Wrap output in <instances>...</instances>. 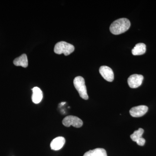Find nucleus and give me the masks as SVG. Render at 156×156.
Listing matches in <instances>:
<instances>
[{
  "instance_id": "nucleus-1",
  "label": "nucleus",
  "mask_w": 156,
  "mask_h": 156,
  "mask_svg": "<svg viewBox=\"0 0 156 156\" xmlns=\"http://www.w3.org/2000/svg\"><path fill=\"white\" fill-rule=\"evenodd\" d=\"M131 26V23L127 18H122L117 19L112 23L110 30L112 34L119 35L128 30Z\"/></svg>"
},
{
  "instance_id": "nucleus-2",
  "label": "nucleus",
  "mask_w": 156,
  "mask_h": 156,
  "mask_svg": "<svg viewBox=\"0 0 156 156\" xmlns=\"http://www.w3.org/2000/svg\"><path fill=\"white\" fill-rule=\"evenodd\" d=\"M73 84L80 96L85 100L88 99L89 96L87 94V87L84 78L80 76L76 77L74 80Z\"/></svg>"
},
{
  "instance_id": "nucleus-3",
  "label": "nucleus",
  "mask_w": 156,
  "mask_h": 156,
  "mask_svg": "<svg viewBox=\"0 0 156 156\" xmlns=\"http://www.w3.org/2000/svg\"><path fill=\"white\" fill-rule=\"evenodd\" d=\"M73 45L65 41L58 42L55 45L54 51L57 54L63 53L65 56L69 55L74 51Z\"/></svg>"
},
{
  "instance_id": "nucleus-4",
  "label": "nucleus",
  "mask_w": 156,
  "mask_h": 156,
  "mask_svg": "<svg viewBox=\"0 0 156 156\" xmlns=\"http://www.w3.org/2000/svg\"><path fill=\"white\" fill-rule=\"evenodd\" d=\"M62 124L66 127L72 126L75 128H79L83 125V122L80 118L75 116L69 115L66 117L62 122Z\"/></svg>"
},
{
  "instance_id": "nucleus-5",
  "label": "nucleus",
  "mask_w": 156,
  "mask_h": 156,
  "mask_svg": "<svg viewBox=\"0 0 156 156\" xmlns=\"http://www.w3.org/2000/svg\"><path fill=\"white\" fill-rule=\"evenodd\" d=\"M144 76L141 75H132L128 78V84L130 88L135 89L142 84Z\"/></svg>"
},
{
  "instance_id": "nucleus-6",
  "label": "nucleus",
  "mask_w": 156,
  "mask_h": 156,
  "mask_svg": "<svg viewBox=\"0 0 156 156\" xmlns=\"http://www.w3.org/2000/svg\"><path fill=\"white\" fill-rule=\"evenodd\" d=\"M99 73L104 79L108 82H112L114 79L113 72L111 68L105 66H101L99 68Z\"/></svg>"
},
{
  "instance_id": "nucleus-7",
  "label": "nucleus",
  "mask_w": 156,
  "mask_h": 156,
  "mask_svg": "<svg viewBox=\"0 0 156 156\" xmlns=\"http://www.w3.org/2000/svg\"><path fill=\"white\" fill-rule=\"evenodd\" d=\"M148 108L145 105H139L132 108L130 109V115L133 117H142L147 112Z\"/></svg>"
},
{
  "instance_id": "nucleus-8",
  "label": "nucleus",
  "mask_w": 156,
  "mask_h": 156,
  "mask_svg": "<svg viewBox=\"0 0 156 156\" xmlns=\"http://www.w3.org/2000/svg\"><path fill=\"white\" fill-rule=\"evenodd\" d=\"M66 142V140L62 136H58L53 140L50 143L51 149L58 151L63 147Z\"/></svg>"
},
{
  "instance_id": "nucleus-9",
  "label": "nucleus",
  "mask_w": 156,
  "mask_h": 156,
  "mask_svg": "<svg viewBox=\"0 0 156 156\" xmlns=\"http://www.w3.org/2000/svg\"><path fill=\"white\" fill-rule=\"evenodd\" d=\"M33 95L32 99L35 104H38L43 98V94L42 91L39 87H35L32 89Z\"/></svg>"
},
{
  "instance_id": "nucleus-10",
  "label": "nucleus",
  "mask_w": 156,
  "mask_h": 156,
  "mask_svg": "<svg viewBox=\"0 0 156 156\" xmlns=\"http://www.w3.org/2000/svg\"><path fill=\"white\" fill-rule=\"evenodd\" d=\"M14 65L26 68L28 66V59L26 54H23L15 58L13 62Z\"/></svg>"
},
{
  "instance_id": "nucleus-11",
  "label": "nucleus",
  "mask_w": 156,
  "mask_h": 156,
  "mask_svg": "<svg viewBox=\"0 0 156 156\" xmlns=\"http://www.w3.org/2000/svg\"><path fill=\"white\" fill-rule=\"evenodd\" d=\"M146 51V46L143 43H138L135 45L132 50V53L134 56L141 55L145 53Z\"/></svg>"
},
{
  "instance_id": "nucleus-12",
  "label": "nucleus",
  "mask_w": 156,
  "mask_h": 156,
  "mask_svg": "<svg viewBox=\"0 0 156 156\" xmlns=\"http://www.w3.org/2000/svg\"><path fill=\"white\" fill-rule=\"evenodd\" d=\"M83 156H108L106 151L103 148H98L85 153Z\"/></svg>"
},
{
  "instance_id": "nucleus-13",
  "label": "nucleus",
  "mask_w": 156,
  "mask_h": 156,
  "mask_svg": "<svg viewBox=\"0 0 156 156\" xmlns=\"http://www.w3.org/2000/svg\"><path fill=\"white\" fill-rule=\"evenodd\" d=\"M144 132V130L141 128H140L138 130L134 131L131 135V139L134 142H136L140 138L142 137L143 134Z\"/></svg>"
},
{
  "instance_id": "nucleus-14",
  "label": "nucleus",
  "mask_w": 156,
  "mask_h": 156,
  "mask_svg": "<svg viewBox=\"0 0 156 156\" xmlns=\"http://www.w3.org/2000/svg\"><path fill=\"white\" fill-rule=\"evenodd\" d=\"M145 140L144 138L141 137V138H140L139 140H138L136 141V143L138 145L142 146L144 145V144H145Z\"/></svg>"
}]
</instances>
